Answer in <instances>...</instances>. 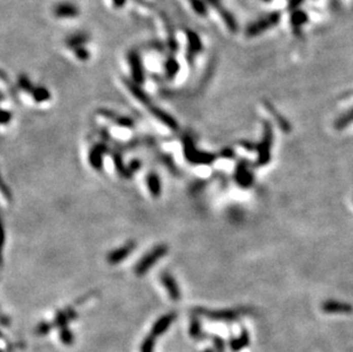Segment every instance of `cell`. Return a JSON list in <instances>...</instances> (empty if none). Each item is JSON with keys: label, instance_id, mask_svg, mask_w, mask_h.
Returning <instances> with one entry per match:
<instances>
[{"label": "cell", "instance_id": "11", "mask_svg": "<svg viewBox=\"0 0 353 352\" xmlns=\"http://www.w3.org/2000/svg\"><path fill=\"white\" fill-rule=\"evenodd\" d=\"M188 2L197 15L201 17H206L208 15V4L206 0H188Z\"/></svg>", "mask_w": 353, "mask_h": 352}, {"label": "cell", "instance_id": "13", "mask_svg": "<svg viewBox=\"0 0 353 352\" xmlns=\"http://www.w3.org/2000/svg\"><path fill=\"white\" fill-rule=\"evenodd\" d=\"M352 122H353V108L347 113L344 114V116L337 119V121L335 122V127H336L337 130H343V128L351 125Z\"/></svg>", "mask_w": 353, "mask_h": 352}, {"label": "cell", "instance_id": "8", "mask_svg": "<svg viewBox=\"0 0 353 352\" xmlns=\"http://www.w3.org/2000/svg\"><path fill=\"white\" fill-rule=\"evenodd\" d=\"M164 253H166V248H164V247H161V248H159V249H156V251H153L152 254L149 255L148 258L144 259L142 262L137 265L136 273L143 274L144 272L148 271V270L150 269L151 265L158 260V258H160V256Z\"/></svg>", "mask_w": 353, "mask_h": 352}, {"label": "cell", "instance_id": "9", "mask_svg": "<svg viewBox=\"0 0 353 352\" xmlns=\"http://www.w3.org/2000/svg\"><path fill=\"white\" fill-rule=\"evenodd\" d=\"M89 41V35L87 32H76L69 36L65 40V44L69 48L75 49L85 46Z\"/></svg>", "mask_w": 353, "mask_h": 352}, {"label": "cell", "instance_id": "1", "mask_svg": "<svg viewBox=\"0 0 353 352\" xmlns=\"http://www.w3.org/2000/svg\"><path fill=\"white\" fill-rule=\"evenodd\" d=\"M279 20H280V15L278 13L269 14V15L262 17L259 21H256L248 25L246 29V36L248 37L259 36L262 34V32H264L268 29H270V27H272L273 25L278 24Z\"/></svg>", "mask_w": 353, "mask_h": 352}, {"label": "cell", "instance_id": "6", "mask_svg": "<svg viewBox=\"0 0 353 352\" xmlns=\"http://www.w3.org/2000/svg\"><path fill=\"white\" fill-rule=\"evenodd\" d=\"M161 282L164 287L166 288L167 294H168V297L171 301H179L181 297V293L178 285H176V282L173 278H171L169 274H162L161 276Z\"/></svg>", "mask_w": 353, "mask_h": 352}, {"label": "cell", "instance_id": "4", "mask_svg": "<svg viewBox=\"0 0 353 352\" xmlns=\"http://www.w3.org/2000/svg\"><path fill=\"white\" fill-rule=\"evenodd\" d=\"M53 14L57 18H76L80 15V9L74 3L61 2L54 5Z\"/></svg>", "mask_w": 353, "mask_h": 352}, {"label": "cell", "instance_id": "16", "mask_svg": "<svg viewBox=\"0 0 353 352\" xmlns=\"http://www.w3.org/2000/svg\"><path fill=\"white\" fill-rule=\"evenodd\" d=\"M130 251V247H125V248L120 249L119 251H115V253H112L110 256H109V262L111 263H118L119 261H121L124 259L125 255L129 254Z\"/></svg>", "mask_w": 353, "mask_h": 352}, {"label": "cell", "instance_id": "5", "mask_svg": "<svg viewBox=\"0 0 353 352\" xmlns=\"http://www.w3.org/2000/svg\"><path fill=\"white\" fill-rule=\"evenodd\" d=\"M176 319V312H169L165 315H162L159 319L155 322V324L152 325L150 335L153 337H159L162 334H165L168 331L169 327L171 326V324L175 322Z\"/></svg>", "mask_w": 353, "mask_h": 352}, {"label": "cell", "instance_id": "3", "mask_svg": "<svg viewBox=\"0 0 353 352\" xmlns=\"http://www.w3.org/2000/svg\"><path fill=\"white\" fill-rule=\"evenodd\" d=\"M272 130L268 122L264 123V137L259 145V165H265L270 160L271 145H272Z\"/></svg>", "mask_w": 353, "mask_h": 352}, {"label": "cell", "instance_id": "14", "mask_svg": "<svg viewBox=\"0 0 353 352\" xmlns=\"http://www.w3.org/2000/svg\"><path fill=\"white\" fill-rule=\"evenodd\" d=\"M156 337L152 335L146 337L139 346V352H155V341Z\"/></svg>", "mask_w": 353, "mask_h": 352}, {"label": "cell", "instance_id": "20", "mask_svg": "<svg viewBox=\"0 0 353 352\" xmlns=\"http://www.w3.org/2000/svg\"><path fill=\"white\" fill-rule=\"evenodd\" d=\"M126 3H127V0H112V4H113V6H115L116 8H123Z\"/></svg>", "mask_w": 353, "mask_h": 352}, {"label": "cell", "instance_id": "10", "mask_svg": "<svg viewBox=\"0 0 353 352\" xmlns=\"http://www.w3.org/2000/svg\"><path fill=\"white\" fill-rule=\"evenodd\" d=\"M188 38V50H189V56H193L197 53H199L202 48L201 40L199 38V36L196 32L192 30H189L187 34Z\"/></svg>", "mask_w": 353, "mask_h": 352}, {"label": "cell", "instance_id": "19", "mask_svg": "<svg viewBox=\"0 0 353 352\" xmlns=\"http://www.w3.org/2000/svg\"><path fill=\"white\" fill-rule=\"evenodd\" d=\"M75 53H76V56L78 57L80 61H87V59L89 58V52L85 48V46L75 48Z\"/></svg>", "mask_w": 353, "mask_h": 352}, {"label": "cell", "instance_id": "17", "mask_svg": "<svg viewBox=\"0 0 353 352\" xmlns=\"http://www.w3.org/2000/svg\"><path fill=\"white\" fill-rule=\"evenodd\" d=\"M324 309L326 311H343V312H346V311H350L351 308L346 304H342V303H336V302H328V303H326Z\"/></svg>", "mask_w": 353, "mask_h": 352}, {"label": "cell", "instance_id": "22", "mask_svg": "<svg viewBox=\"0 0 353 352\" xmlns=\"http://www.w3.org/2000/svg\"><path fill=\"white\" fill-rule=\"evenodd\" d=\"M264 2H269V0H264Z\"/></svg>", "mask_w": 353, "mask_h": 352}, {"label": "cell", "instance_id": "7", "mask_svg": "<svg viewBox=\"0 0 353 352\" xmlns=\"http://www.w3.org/2000/svg\"><path fill=\"white\" fill-rule=\"evenodd\" d=\"M128 61L130 66H132L133 76L136 78L137 81H141L143 79V68L141 56H139L138 52H136V50H130L128 53Z\"/></svg>", "mask_w": 353, "mask_h": 352}, {"label": "cell", "instance_id": "2", "mask_svg": "<svg viewBox=\"0 0 353 352\" xmlns=\"http://www.w3.org/2000/svg\"><path fill=\"white\" fill-rule=\"evenodd\" d=\"M206 3L220 14L222 20H223L224 22V24L231 32H232V34H235V32L238 31L239 26H238L237 21H235V17L230 13V11H228V9L222 5L221 0H206Z\"/></svg>", "mask_w": 353, "mask_h": 352}, {"label": "cell", "instance_id": "18", "mask_svg": "<svg viewBox=\"0 0 353 352\" xmlns=\"http://www.w3.org/2000/svg\"><path fill=\"white\" fill-rule=\"evenodd\" d=\"M266 105H268V108L270 109V111L272 112L273 116H275V118H277V120H278V123H279L280 128H281V130H283L284 132L288 133L289 130H291V126H289V123L286 121V119L280 116V114H279L277 111H275V110H274L272 107H271L270 104H266Z\"/></svg>", "mask_w": 353, "mask_h": 352}, {"label": "cell", "instance_id": "12", "mask_svg": "<svg viewBox=\"0 0 353 352\" xmlns=\"http://www.w3.org/2000/svg\"><path fill=\"white\" fill-rule=\"evenodd\" d=\"M58 329H60V332H58V340H60L62 344L66 346L74 344V341H75L74 334L71 333V331L67 328V326L61 327Z\"/></svg>", "mask_w": 353, "mask_h": 352}, {"label": "cell", "instance_id": "21", "mask_svg": "<svg viewBox=\"0 0 353 352\" xmlns=\"http://www.w3.org/2000/svg\"><path fill=\"white\" fill-rule=\"evenodd\" d=\"M302 2H303V0H291V6H289V7L293 8V9L296 8Z\"/></svg>", "mask_w": 353, "mask_h": 352}, {"label": "cell", "instance_id": "15", "mask_svg": "<svg viewBox=\"0 0 353 352\" xmlns=\"http://www.w3.org/2000/svg\"><path fill=\"white\" fill-rule=\"evenodd\" d=\"M306 21H307V16H306V14L304 12L297 11V12L293 13L292 23H293V25L295 26V27H298V26L303 25V24H304V23H306Z\"/></svg>", "mask_w": 353, "mask_h": 352}]
</instances>
